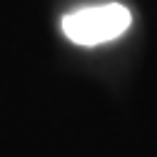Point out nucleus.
<instances>
[{"instance_id":"nucleus-1","label":"nucleus","mask_w":157,"mask_h":157,"mask_svg":"<svg viewBox=\"0 0 157 157\" xmlns=\"http://www.w3.org/2000/svg\"><path fill=\"white\" fill-rule=\"evenodd\" d=\"M130 25H132V15L120 3L82 8L63 17V33L70 37V43L85 48L110 43L115 37H120Z\"/></svg>"}]
</instances>
